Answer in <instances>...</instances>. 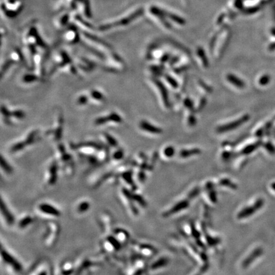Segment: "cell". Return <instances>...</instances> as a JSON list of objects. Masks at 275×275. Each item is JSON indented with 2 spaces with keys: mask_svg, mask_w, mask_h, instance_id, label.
Returning <instances> with one entry per match:
<instances>
[{
  "mask_svg": "<svg viewBox=\"0 0 275 275\" xmlns=\"http://www.w3.org/2000/svg\"><path fill=\"white\" fill-rule=\"evenodd\" d=\"M90 103V97L88 93H82L78 96L76 100V103L77 105L80 107L86 106Z\"/></svg>",
  "mask_w": 275,
  "mask_h": 275,
  "instance_id": "d6986e66",
  "label": "cell"
},
{
  "mask_svg": "<svg viewBox=\"0 0 275 275\" xmlns=\"http://www.w3.org/2000/svg\"><path fill=\"white\" fill-rule=\"evenodd\" d=\"M57 164L54 162L50 168V178H49V184L53 185L57 180Z\"/></svg>",
  "mask_w": 275,
  "mask_h": 275,
  "instance_id": "44dd1931",
  "label": "cell"
},
{
  "mask_svg": "<svg viewBox=\"0 0 275 275\" xmlns=\"http://www.w3.org/2000/svg\"><path fill=\"white\" fill-rule=\"evenodd\" d=\"M76 63L75 64L77 69H80L83 72H90L93 71L95 67L96 64L94 62H92L87 58L83 57H79L76 59Z\"/></svg>",
  "mask_w": 275,
  "mask_h": 275,
  "instance_id": "ba28073f",
  "label": "cell"
},
{
  "mask_svg": "<svg viewBox=\"0 0 275 275\" xmlns=\"http://www.w3.org/2000/svg\"><path fill=\"white\" fill-rule=\"evenodd\" d=\"M63 124H64V119L63 116L62 114H59L56 118V124L54 125L53 129H50L48 131L49 134H53L54 138L56 140H59L61 137L62 136L63 134Z\"/></svg>",
  "mask_w": 275,
  "mask_h": 275,
  "instance_id": "8992f818",
  "label": "cell"
},
{
  "mask_svg": "<svg viewBox=\"0 0 275 275\" xmlns=\"http://www.w3.org/2000/svg\"><path fill=\"white\" fill-rule=\"evenodd\" d=\"M103 137L104 139L105 140V141L110 146H112L113 147H116L118 146V141L113 136L108 133H104L103 134Z\"/></svg>",
  "mask_w": 275,
  "mask_h": 275,
  "instance_id": "4316f807",
  "label": "cell"
},
{
  "mask_svg": "<svg viewBox=\"0 0 275 275\" xmlns=\"http://www.w3.org/2000/svg\"><path fill=\"white\" fill-rule=\"evenodd\" d=\"M39 210L45 215L52 216V217H58L61 215L60 212L54 206L48 203H42L38 206Z\"/></svg>",
  "mask_w": 275,
  "mask_h": 275,
  "instance_id": "4fadbf2b",
  "label": "cell"
},
{
  "mask_svg": "<svg viewBox=\"0 0 275 275\" xmlns=\"http://www.w3.org/2000/svg\"><path fill=\"white\" fill-rule=\"evenodd\" d=\"M1 211L2 213L5 218L6 223L11 226L14 223V217L12 213L10 212L9 209L6 206V204L3 202V199H1Z\"/></svg>",
  "mask_w": 275,
  "mask_h": 275,
  "instance_id": "2e32d148",
  "label": "cell"
},
{
  "mask_svg": "<svg viewBox=\"0 0 275 275\" xmlns=\"http://www.w3.org/2000/svg\"><path fill=\"white\" fill-rule=\"evenodd\" d=\"M132 198L134 201H136V202H138V203L141 206H145L147 205L145 201L143 199V198L141 197L140 195H137V194H132Z\"/></svg>",
  "mask_w": 275,
  "mask_h": 275,
  "instance_id": "836d02e7",
  "label": "cell"
},
{
  "mask_svg": "<svg viewBox=\"0 0 275 275\" xmlns=\"http://www.w3.org/2000/svg\"><path fill=\"white\" fill-rule=\"evenodd\" d=\"M139 126L141 130L151 134H160L162 133V130L160 127H157L145 120H142L140 121Z\"/></svg>",
  "mask_w": 275,
  "mask_h": 275,
  "instance_id": "8fae6325",
  "label": "cell"
},
{
  "mask_svg": "<svg viewBox=\"0 0 275 275\" xmlns=\"http://www.w3.org/2000/svg\"><path fill=\"white\" fill-rule=\"evenodd\" d=\"M189 206V201L187 199H184V200H182L177 202L175 205H174L169 210L166 212L165 213H164L163 216L164 217H169L176 213L179 212L183 209H185L187 208Z\"/></svg>",
  "mask_w": 275,
  "mask_h": 275,
  "instance_id": "7c38bea8",
  "label": "cell"
},
{
  "mask_svg": "<svg viewBox=\"0 0 275 275\" xmlns=\"http://www.w3.org/2000/svg\"><path fill=\"white\" fill-rule=\"evenodd\" d=\"M1 167L6 173L10 174L12 172V168L8 162L4 159L3 155L1 156Z\"/></svg>",
  "mask_w": 275,
  "mask_h": 275,
  "instance_id": "f1b7e54d",
  "label": "cell"
},
{
  "mask_svg": "<svg viewBox=\"0 0 275 275\" xmlns=\"http://www.w3.org/2000/svg\"><path fill=\"white\" fill-rule=\"evenodd\" d=\"M188 124L189 126H193L196 124V119L194 115H190L188 118Z\"/></svg>",
  "mask_w": 275,
  "mask_h": 275,
  "instance_id": "60d3db41",
  "label": "cell"
},
{
  "mask_svg": "<svg viewBox=\"0 0 275 275\" xmlns=\"http://www.w3.org/2000/svg\"><path fill=\"white\" fill-rule=\"evenodd\" d=\"M169 54H166V55L162 57V58L161 59V62H162V63H163V62H164V63L166 62V61H168V60L169 59Z\"/></svg>",
  "mask_w": 275,
  "mask_h": 275,
  "instance_id": "b9f144b4",
  "label": "cell"
},
{
  "mask_svg": "<svg viewBox=\"0 0 275 275\" xmlns=\"http://www.w3.org/2000/svg\"><path fill=\"white\" fill-rule=\"evenodd\" d=\"M90 204L88 201H82L78 206V211L80 213H84L87 212L89 209Z\"/></svg>",
  "mask_w": 275,
  "mask_h": 275,
  "instance_id": "f546056e",
  "label": "cell"
},
{
  "mask_svg": "<svg viewBox=\"0 0 275 275\" xmlns=\"http://www.w3.org/2000/svg\"><path fill=\"white\" fill-rule=\"evenodd\" d=\"M65 40L70 43H77L80 41V36L76 29H71L68 30L65 33Z\"/></svg>",
  "mask_w": 275,
  "mask_h": 275,
  "instance_id": "9a60e30c",
  "label": "cell"
},
{
  "mask_svg": "<svg viewBox=\"0 0 275 275\" xmlns=\"http://www.w3.org/2000/svg\"><path fill=\"white\" fill-rule=\"evenodd\" d=\"M122 122V117L117 112L114 111L97 117L94 120V124L97 126H104L107 124H119Z\"/></svg>",
  "mask_w": 275,
  "mask_h": 275,
  "instance_id": "7a4b0ae2",
  "label": "cell"
},
{
  "mask_svg": "<svg viewBox=\"0 0 275 275\" xmlns=\"http://www.w3.org/2000/svg\"><path fill=\"white\" fill-rule=\"evenodd\" d=\"M263 249L261 247H258L257 248H255V249L253 251H252L251 253L243 260V263H242V267H243L244 269L247 268L255 259L260 257V255L263 254Z\"/></svg>",
  "mask_w": 275,
  "mask_h": 275,
  "instance_id": "5bb4252c",
  "label": "cell"
},
{
  "mask_svg": "<svg viewBox=\"0 0 275 275\" xmlns=\"http://www.w3.org/2000/svg\"><path fill=\"white\" fill-rule=\"evenodd\" d=\"M122 177L125 180L126 182H127L130 185H133V181L132 179V173L131 171H126L124 172L122 174Z\"/></svg>",
  "mask_w": 275,
  "mask_h": 275,
  "instance_id": "e575fe53",
  "label": "cell"
},
{
  "mask_svg": "<svg viewBox=\"0 0 275 275\" xmlns=\"http://www.w3.org/2000/svg\"><path fill=\"white\" fill-rule=\"evenodd\" d=\"M260 145V142L258 141L255 143L251 144V145H248L245 148L241 150V154L242 155H248L253 152L254 150H256L259 146Z\"/></svg>",
  "mask_w": 275,
  "mask_h": 275,
  "instance_id": "603a6c76",
  "label": "cell"
},
{
  "mask_svg": "<svg viewBox=\"0 0 275 275\" xmlns=\"http://www.w3.org/2000/svg\"><path fill=\"white\" fill-rule=\"evenodd\" d=\"M89 95L90 97V103H94L95 104H102L107 100V97L102 91L97 89H91Z\"/></svg>",
  "mask_w": 275,
  "mask_h": 275,
  "instance_id": "9c48e42d",
  "label": "cell"
},
{
  "mask_svg": "<svg viewBox=\"0 0 275 275\" xmlns=\"http://www.w3.org/2000/svg\"><path fill=\"white\" fill-rule=\"evenodd\" d=\"M168 260L165 257H162V258L159 259V260L155 261L154 263H153L152 265L151 266V268L152 270H157V269H158V268H161L162 267L166 266L168 264Z\"/></svg>",
  "mask_w": 275,
  "mask_h": 275,
  "instance_id": "484cf974",
  "label": "cell"
},
{
  "mask_svg": "<svg viewBox=\"0 0 275 275\" xmlns=\"http://www.w3.org/2000/svg\"><path fill=\"white\" fill-rule=\"evenodd\" d=\"M219 184L221 186H225L231 188L233 190L237 189L238 186L236 184H235L234 183H233L231 180H229L227 178H223L221 179L220 182H219Z\"/></svg>",
  "mask_w": 275,
  "mask_h": 275,
  "instance_id": "83f0119b",
  "label": "cell"
},
{
  "mask_svg": "<svg viewBox=\"0 0 275 275\" xmlns=\"http://www.w3.org/2000/svg\"><path fill=\"white\" fill-rule=\"evenodd\" d=\"M197 54H198V57H199L200 60L201 61V63H202V65H203V67H205V68H208V66H209L208 59V58L206 57V54L205 53V50H203V49L201 47H198L197 49Z\"/></svg>",
  "mask_w": 275,
  "mask_h": 275,
  "instance_id": "ffe728a7",
  "label": "cell"
},
{
  "mask_svg": "<svg viewBox=\"0 0 275 275\" xmlns=\"http://www.w3.org/2000/svg\"><path fill=\"white\" fill-rule=\"evenodd\" d=\"M201 150L199 148L183 149L180 152V156L182 158H187L191 156L199 155L201 154Z\"/></svg>",
  "mask_w": 275,
  "mask_h": 275,
  "instance_id": "ac0fdd59",
  "label": "cell"
},
{
  "mask_svg": "<svg viewBox=\"0 0 275 275\" xmlns=\"http://www.w3.org/2000/svg\"><path fill=\"white\" fill-rule=\"evenodd\" d=\"M264 205V201L263 199L259 198L256 201H255L253 205L252 206H248L246 208H243L242 210H241L237 215V217L238 219H243L247 218L248 217H250L252 215H253L255 212H257L258 210L263 207Z\"/></svg>",
  "mask_w": 275,
  "mask_h": 275,
  "instance_id": "3957f363",
  "label": "cell"
},
{
  "mask_svg": "<svg viewBox=\"0 0 275 275\" xmlns=\"http://www.w3.org/2000/svg\"><path fill=\"white\" fill-rule=\"evenodd\" d=\"M185 69H187V66H183L182 67V68H177V69H175V71L176 73H180V72L182 71L183 70H185Z\"/></svg>",
  "mask_w": 275,
  "mask_h": 275,
  "instance_id": "7bdbcfd3",
  "label": "cell"
},
{
  "mask_svg": "<svg viewBox=\"0 0 275 275\" xmlns=\"http://www.w3.org/2000/svg\"><path fill=\"white\" fill-rule=\"evenodd\" d=\"M271 188L275 191V182L273 183L272 184H271Z\"/></svg>",
  "mask_w": 275,
  "mask_h": 275,
  "instance_id": "ee69618b",
  "label": "cell"
},
{
  "mask_svg": "<svg viewBox=\"0 0 275 275\" xmlns=\"http://www.w3.org/2000/svg\"><path fill=\"white\" fill-rule=\"evenodd\" d=\"M249 119V117L247 115H245L242 116L241 118L233 121L230 123H227L223 124V125L220 126L217 129V132L219 133H224L227 131H230L234 130L237 129L238 127L241 126L242 124L245 123Z\"/></svg>",
  "mask_w": 275,
  "mask_h": 275,
  "instance_id": "5b68a950",
  "label": "cell"
},
{
  "mask_svg": "<svg viewBox=\"0 0 275 275\" xmlns=\"http://www.w3.org/2000/svg\"><path fill=\"white\" fill-rule=\"evenodd\" d=\"M199 192H200V189L199 188H195L194 190H192L191 192H190V194L188 195V197L189 198V199L194 198L195 197V196H197L199 194Z\"/></svg>",
  "mask_w": 275,
  "mask_h": 275,
  "instance_id": "74e56055",
  "label": "cell"
},
{
  "mask_svg": "<svg viewBox=\"0 0 275 275\" xmlns=\"http://www.w3.org/2000/svg\"><path fill=\"white\" fill-rule=\"evenodd\" d=\"M154 82L155 85L156 87L158 88L160 92V95L161 96L162 103L165 107L168 108L169 107V95L168 93V90L164 84L159 80L157 79H154Z\"/></svg>",
  "mask_w": 275,
  "mask_h": 275,
  "instance_id": "30bf717a",
  "label": "cell"
},
{
  "mask_svg": "<svg viewBox=\"0 0 275 275\" xmlns=\"http://www.w3.org/2000/svg\"><path fill=\"white\" fill-rule=\"evenodd\" d=\"M39 79V75L38 74H33V73H29L25 74L23 76L22 80L24 83H31L36 82Z\"/></svg>",
  "mask_w": 275,
  "mask_h": 275,
  "instance_id": "cb8c5ba5",
  "label": "cell"
},
{
  "mask_svg": "<svg viewBox=\"0 0 275 275\" xmlns=\"http://www.w3.org/2000/svg\"><path fill=\"white\" fill-rule=\"evenodd\" d=\"M38 133H39L38 131L37 130L32 131L31 132H30L28 134L25 140H24L21 141L17 142V143L14 144L11 148V151L17 152L24 148L25 147L32 145V143H34L36 141V139L38 136Z\"/></svg>",
  "mask_w": 275,
  "mask_h": 275,
  "instance_id": "277c9868",
  "label": "cell"
},
{
  "mask_svg": "<svg viewBox=\"0 0 275 275\" xmlns=\"http://www.w3.org/2000/svg\"><path fill=\"white\" fill-rule=\"evenodd\" d=\"M175 153V150L173 147L169 146L167 147L165 150H164V154L166 156L167 158H171Z\"/></svg>",
  "mask_w": 275,
  "mask_h": 275,
  "instance_id": "d6a6232c",
  "label": "cell"
},
{
  "mask_svg": "<svg viewBox=\"0 0 275 275\" xmlns=\"http://www.w3.org/2000/svg\"><path fill=\"white\" fill-rule=\"evenodd\" d=\"M199 84L200 85V86H201L202 89H203L205 91L207 92V93H212V89L210 87H209V86H208L207 84H206L205 82H203L202 81H199Z\"/></svg>",
  "mask_w": 275,
  "mask_h": 275,
  "instance_id": "f35d334b",
  "label": "cell"
},
{
  "mask_svg": "<svg viewBox=\"0 0 275 275\" xmlns=\"http://www.w3.org/2000/svg\"><path fill=\"white\" fill-rule=\"evenodd\" d=\"M32 222V219L30 217V216H26V217H24L21 220H20L19 223V226L21 228H24L25 227H27L28 225H29Z\"/></svg>",
  "mask_w": 275,
  "mask_h": 275,
  "instance_id": "4dcf8cb0",
  "label": "cell"
},
{
  "mask_svg": "<svg viewBox=\"0 0 275 275\" xmlns=\"http://www.w3.org/2000/svg\"><path fill=\"white\" fill-rule=\"evenodd\" d=\"M1 111L5 123L9 125L13 123V121H20L25 117V112L21 108L10 109L6 105H2Z\"/></svg>",
  "mask_w": 275,
  "mask_h": 275,
  "instance_id": "6da1fadb",
  "label": "cell"
},
{
  "mask_svg": "<svg viewBox=\"0 0 275 275\" xmlns=\"http://www.w3.org/2000/svg\"><path fill=\"white\" fill-rule=\"evenodd\" d=\"M115 234L116 236V238L117 239L119 240L120 242L121 241H122V242L125 241L127 240L128 238V233L126 231L123 230V229H118L115 231Z\"/></svg>",
  "mask_w": 275,
  "mask_h": 275,
  "instance_id": "d4e9b609",
  "label": "cell"
},
{
  "mask_svg": "<svg viewBox=\"0 0 275 275\" xmlns=\"http://www.w3.org/2000/svg\"><path fill=\"white\" fill-rule=\"evenodd\" d=\"M183 104H184V106L189 110H191V111L194 110V104H193V102L192 101V100L190 99V98H186V99H185L184 101H183Z\"/></svg>",
  "mask_w": 275,
  "mask_h": 275,
  "instance_id": "d590c367",
  "label": "cell"
},
{
  "mask_svg": "<svg viewBox=\"0 0 275 275\" xmlns=\"http://www.w3.org/2000/svg\"><path fill=\"white\" fill-rule=\"evenodd\" d=\"M226 79L229 83H231L233 86L237 87L238 89H242L245 88V82L242 80L241 78H238L236 75H235L234 74L228 73L226 75Z\"/></svg>",
  "mask_w": 275,
  "mask_h": 275,
  "instance_id": "e0dca14e",
  "label": "cell"
},
{
  "mask_svg": "<svg viewBox=\"0 0 275 275\" xmlns=\"http://www.w3.org/2000/svg\"><path fill=\"white\" fill-rule=\"evenodd\" d=\"M1 253L2 259L6 264L11 266L13 269H14L16 271H21L22 270L21 264L7 251L4 249H2Z\"/></svg>",
  "mask_w": 275,
  "mask_h": 275,
  "instance_id": "52a82bcc",
  "label": "cell"
},
{
  "mask_svg": "<svg viewBox=\"0 0 275 275\" xmlns=\"http://www.w3.org/2000/svg\"><path fill=\"white\" fill-rule=\"evenodd\" d=\"M206 99L205 97H202L200 99L199 102L198 103V110H201L202 108L205 107L206 104Z\"/></svg>",
  "mask_w": 275,
  "mask_h": 275,
  "instance_id": "ab89813d",
  "label": "cell"
},
{
  "mask_svg": "<svg viewBox=\"0 0 275 275\" xmlns=\"http://www.w3.org/2000/svg\"><path fill=\"white\" fill-rule=\"evenodd\" d=\"M206 190L208 191V195H209V198L210 199V200L215 202L217 201V193H216L214 187H213V184L212 182H208L207 183V184L206 185Z\"/></svg>",
  "mask_w": 275,
  "mask_h": 275,
  "instance_id": "7402d4cb",
  "label": "cell"
},
{
  "mask_svg": "<svg viewBox=\"0 0 275 275\" xmlns=\"http://www.w3.org/2000/svg\"><path fill=\"white\" fill-rule=\"evenodd\" d=\"M124 157V152L122 150H118L114 152L113 155V158L115 160H121Z\"/></svg>",
  "mask_w": 275,
  "mask_h": 275,
  "instance_id": "8d00e7d4",
  "label": "cell"
},
{
  "mask_svg": "<svg viewBox=\"0 0 275 275\" xmlns=\"http://www.w3.org/2000/svg\"><path fill=\"white\" fill-rule=\"evenodd\" d=\"M165 78L167 82L173 88H177L178 86V83L176 82V80L174 78H173L171 76H170L169 75H165Z\"/></svg>",
  "mask_w": 275,
  "mask_h": 275,
  "instance_id": "1f68e13d",
  "label": "cell"
}]
</instances>
